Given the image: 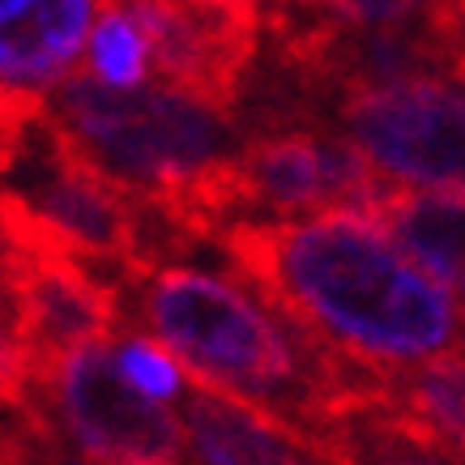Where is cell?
I'll return each instance as SVG.
<instances>
[{"instance_id": "cell-13", "label": "cell", "mask_w": 465, "mask_h": 465, "mask_svg": "<svg viewBox=\"0 0 465 465\" xmlns=\"http://www.w3.org/2000/svg\"><path fill=\"white\" fill-rule=\"evenodd\" d=\"M333 5L363 26H401L406 17H414L427 5H431V17L440 30H457L465 17V0H333Z\"/></svg>"}, {"instance_id": "cell-8", "label": "cell", "mask_w": 465, "mask_h": 465, "mask_svg": "<svg viewBox=\"0 0 465 465\" xmlns=\"http://www.w3.org/2000/svg\"><path fill=\"white\" fill-rule=\"evenodd\" d=\"M180 423L193 465H303L299 436L235 397L197 389Z\"/></svg>"}, {"instance_id": "cell-14", "label": "cell", "mask_w": 465, "mask_h": 465, "mask_svg": "<svg viewBox=\"0 0 465 465\" xmlns=\"http://www.w3.org/2000/svg\"><path fill=\"white\" fill-rule=\"evenodd\" d=\"M26 359H22V346H17V333L14 324H5L0 316V397L5 401H17V397H26Z\"/></svg>"}, {"instance_id": "cell-17", "label": "cell", "mask_w": 465, "mask_h": 465, "mask_svg": "<svg viewBox=\"0 0 465 465\" xmlns=\"http://www.w3.org/2000/svg\"><path fill=\"white\" fill-rule=\"evenodd\" d=\"M9 5H14V0H0V9H9Z\"/></svg>"}, {"instance_id": "cell-12", "label": "cell", "mask_w": 465, "mask_h": 465, "mask_svg": "<svg viewBox=\"0 0 465 465\" xmlns=\"http://www.w3.org/2000/svg\"><path fill=\"white\" fill-rule=\"evenodd\" d=\"M115 363H120V376H124L145 401H158V406H171L175 397H183V381L188 371L180 367V359L163 346L158 338H128L115 346Z\"/></svg>"}, {"instance_id": "cell-1", "label": "cell", "mask_w": 465, "mask_h": 465, "mask_svg": "<svg viewBox=\"0 0 465 465\" xmlns=\"http://www.w3.org/2000/svg\"><path fill=\"white\" fill-rule=\"evenodd\" d=\"M231 248L273 308L367 371H414L465 351V308L359 210L235 226Z\"/></svg>"}, {"instance_id": "cell-3", "label": "cell", "mask_w": 465, "mask_h": 465, "mask_svg": "<svg viewBox=\"0 0 465 465\" xmlns=\"http://www.w3.org/2000/svg\"><path fill=\"white\" fill-rule=\"evenodd\" d=\"M56 107L60 128L94 167L154 193L213 167L226 137L210 103L175 85L112 90L94 77H69Z\"/></svg>"}, {"instance_id": "cell-6", "label": "cell", "mask_w": 465, "mask_h": 465, "mask_svg": "<svg viewBox=\"0 0 465 465\" xmlns=\"http://www.w3.org/2000/svg\"><path fill=\"white\" fill-rule=\"evenodd\" d=\"M167 85L210 107L231 94L235 69L248 56V9L218 0H128Z\"/></svg>"}, {"instance_id": "cell-5", "label": "cell", "mask_w": 465, "mask_h": 465, "mask_svg": "<svg viewBox=\"0 0 465 465\" xmlns=\"http://www.w3.org/2000/svg\"><path fill=\"white\" fill-rule=\"evenodd\" d=\"M64 436L94 465H180L183 423L120 376L112 341L69 354L47 381Z\"/></svg>"}, {"instance_id": "cell-10", "label": "cell", "mask_w": 465, "mask_h": 465, "mask_svg": "<svg viewBox=\"0 0 465 465\" xmlns=\"http://www.w3.org/2000/svg\"><path fill=\"white\" fill-rule=\"evenodd\" d=\"M384 414L465 457V351L389 381Z\"/></svg>"}, {"instance_id": "cell-9", "label": "cell", "mask_w": 465, "mask_h": 465, "mask_svg": "<svg viewBox=\"0 0 465 465\" xmlns=\"http://www.w3.org/2000/svg\"><path fill=\"white\" fill-rule=\"evenodd\" d=\"M371 218L465 308V193L389 188Z\"/></svg>"}, {"instance_id": "cell-15", "label": "cell", "mask_w": 465, "mask_h": 465, "mask_svg": "<svg viewBox=\"0 0 465 465\" xmlns=\"http://www.w3.org/2000/svg\"><path fill=\"white\" fill-rule=\"evenodd\" d=\"M0 465H94L56 457V449H30V440H0Z\"/></svg>"}, {"instance_id": "cell-16", "label": "cell", "mask_w": 465, "mask_h": 465, "mask_svg": "<svg viewBox=\"0 0 465 465\" xmlns=\"http://www.w3.org/2000/svg\"><path fill=\"white\" fill-rule=\"evenodd\" d=\"M218 5H235V9H243V0H218Z\"/></svg>"}, {"instance_id": "cell-4", "label": "cell", "mask_w": 465, "mask_h": 465, "mask_svg": "<svg viewBox=\"0 0 465 465\" xmlns=\"http://www.w3.org/2000/svg\"><path fill=\"white\" fill-rule=\"evenodd\" d=\"M359 154L414 193H465V90L436 77L363 85L346 103Z\"/></svg>"}, {"instance_id": "cell-11", "label": "cell", "mask_w": 465, "mask_h": 465, "mask_svg": "<svg viewBox=\"0 0 465 465\" xmlns=\"http://www.w3.org/2000/svg\"><path fill=\"white\" fill-rule=\"evenodd\" d=\"M150 60H154V52H150L142 22L120 5L103 9V17L90 30V43H85L90 77L112 85V90H137L150 73Z\"/></svg>"}, {"instance_id": "cell-7", "label": "cell", "mask_w": 465, "mask_h": 465, "mask_svg": "<svg viewBox=\"0 0 465 465\" xmlns=\"http://www.w3.org/2000/svg\"><path fill=\"white\" fill-rule=\"evenodd\" d=\"M103 0H14L0 9V85L43 90L69 82Z\"/></svg>"}, {"instance_id": "cell-2", "label": "cell", "mask_w": 465, "mask_h": 465, "mask_svg": "<svg viewBox=\"0 0 465 465\" xmlns=\"http://www.w3.org/2000/svg\"><path fill=\"white\" fill-rule=\"evenodd\" d=\"M145 321L197 389L235 397L291 436L312 440L316 423L351 397V363L303 324L226 278L167 269L145 291Z\"/></svg>"}]
</instances>
